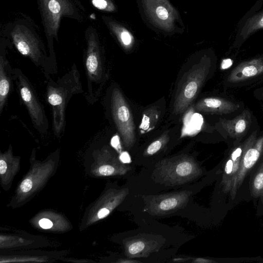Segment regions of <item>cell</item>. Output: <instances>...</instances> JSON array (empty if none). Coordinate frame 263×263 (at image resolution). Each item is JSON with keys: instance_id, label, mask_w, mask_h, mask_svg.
I'll return each mask as SVG.
<instances>
[{"instance_id": "obj_1", "label": "cell", "mask_w": 263, "mask_h": 263, "mask_svg": "<svg viewBox=\"0 0 263 263\" xmlns=\"http://www.w3.org/2000/svg\"><path fill=\"white\" fill-rule=\"evenodd\" d=\"M190 144L155 164L141 167L127 179L131 195H152L176 190L196 182L204 174Z\"/></svg>"}, {"instance_id": "obj_2", "label": "cell", "mask_w": 263, "mask_h": 263, "mask_svg": "<svg viewBox=\"0 0 263 263\" xmlns=\"http://www.w3.org/2000/svg\"><path fill=\"white\" fill-rule=\"evenodd\" d=\"M216 66V60L206 56L182 66L169 105L168 117L173 123H179L206 82L213 76Z\"/></svg>"}, {"instance_id": "obj_3", "label": "cell", "mask_w": 263, "mask_h": 263, "mask_svg": "<svg viewBox=\"0 0 263 263\" xmlns=\"http://www.w3.org/2000/svg\"><path fill=\"white\" fill-rule=\"evenodd\" d=\"M201 185L202 181H198L176 190L152 195H129L127 201H132L130 205L136 206L135 210L138 213L146 214L147 218L171 216L191 205Z\"/></svg>"}, {"instance_id": "obj_4", "label": "cell", "mask_w": 263, "mask_h": 263, "mask_svg": "<svg viewBox=\"0 0 263 263\" xmlns=\"http://www.w3.org/2000/svg\"><path fill=\"white\" fill-rule=\"evenodd\" d=\"M104 106L107 117L117 130L124 149L134 155L139 146V136L132 108L116 83L108 88Z\"/></svg>"}, {"instance_id": "obj_5", "label": "cell", "mask_w": 263, "mask_h": 263, "mask_svg": "<svg viewBox=\"0 0 263 263\" xmlns=\"http://www.w3.org/2000/svg\"><path fill=\"white\" fill-rule=\"evenodd\" d=\"M47 80L46 99L52 112V130L58 138L62 136L66 125V109L72 97L84 92L80 74L75 64L70 69L57 80Z\"/></svg>"}, {"instance_id": "obj_6", "label": "cell", "mask_w": 263, "mask_h": 263, "mask_svg": "<svg viewBox=\"0 0 263 263\" xmlns=\"http://www.w3.org/2000/svg\"><path fill=\"white\" fill-rule=\"evenodd\" d=\"M181 138L179 123L153 134L139 145L132 155V163L141 167L151 166L170 155Z\"/></svg>"}, {"instance_id": "obj_7", "label": "cell", "mask_w": 263, "mask_h": 263, "mask_svg": "<svg viewBox=\"0 0 263 263\" xmlns=\"http://www.w3.org/2000/svg\"><path fill=\"white\" fill-rule=\"evenodd\" d=\"M84 65L87 79L86 99L92 104L99 98L108 79L106 67L93 34L88 39Z\"/></svg>"}, {"instance_id": "obj_8", "label": "cell", "mask_w": 263, "mask_h": 263, "mask_svg": "<svg viewBox=\"0 0 263 263\" xmlns=\"http://www.w3.org/2000/svg\"><path fill=\"white\" fill-rule=\"evenodd\" d=\"M13 43L22 55L29 58L37 67L41 68L47 79L57 71L37 39L27 28L16 26L11 32Z\"/></svg>"}, {"instance_id": "obj_9", "label": "cell", "mask_w": 263, "mask_h": 263, "mask_svg": "<svg viewBox=\"0 0 263 263\" xmlns=\"http://www.w3.org/2000/svg\"><path fill=\"white\" fill-rule=\"evenodd\" d=\"M13 78L34 127L40 134H45L49 128L48 119L33 85L18 68L13 69Z\"/></svg>"}, {"instance_id": "obj_10", "label": "cell", "mask_w": 263, "mask_h": 263, "mask_svg": "<svg viewBox=\"0 0 263 263\" xmlns=\"http://www.w3.org/2000/svg\"><path fill=\"white\" fill-rule=\"evenodd\" d=\"M166 236L156 232L131 235L126 242V255L128 258H147L154 253L157 255L159 251H166L164 248L175 247V242H168Z\"/></svg>"}, {"instance_id": "obj_11", "label": "cell", "mask_w": 263, "mask_h": 263, "mask_svg": "<svg viewBox=\"0 0 263 263\" xmlns=\"http://www.w3.org/2000/svg\"><path fill=\"white\" fill-rule=\"evenodd\" d=\"M254 123L255 117L252 111L244 108L233 118H219L214 127L223 138H229L238 143L252 130L251 128Z\"/></svg>"}, {"instance_id": "obj_12", "label": "cell", "mask_w": 263, "mask_h": 263, "mask_svg": "<svg viewBox=\"0 0 263 263\" xmlns=\"http://www.w3.org/2000/svg\"><path fill=\"white\" fill-rule=\"evenodd\" d=\"M263 76V57L245 61L235 66L224 80L226 87H237Z\"/></svg>"}, {"instance_id": "obj_13", "label": "cell", "mask_w": 263, "mask_h": 263, "mask_svg": "<svg viewBox=\"0 0 263 263\" xmlns=\"http://www.w3.org/2000/svg\"><path fill=\"white\" fill-rule=\"evenodd\" d=\"M193 107L198 112L222 116L237 114L244 109V105L229 97L209 96L199 99Z\"/></svg>"}, {"instance_id": "obj_14", "label": "cell", "mask_w": 263, "mask_h": 263, "mask_svg": "<svg viewBox=\"0 0 263 263\" xmlns=\"http://www.w3.org/2000/svg\"><path fill=\"white\" fill-rule=\"evenodd\" d=\"M42 14L47 32L57 36L61 18L71 12V6L67 0H40Z\"/></svg>"}, {"instance_id": "obj_15", "label": "cell", "mask_w": 263, "mask_h": 263, "mask_svg": "<svg viewBox=\"0 0 263 263\" xmlns=\"http://www.w3.org/2000/svg\"><path fill=\"white\" fill-rule=\"evenodd\" d=\"M166 106V101L162 98L143 110L138 127L139 136L152 133L156 129L164 116Z\"/></svg>"}, {"instance_id": "obj_16", "label": "cell", "mask_w": 263, "mask_h": 263, "mask_svg": "<svg viewBox=\"0 0 263 263\" xmlns=\"http://www.w3.org/2000/svg\"><path fill=\"white\" fill-rule=\"evenodd\" d=\"M4 50L0 55V114L3 111L13 84V69Z\"/></svg>"}, {"instance_id": "obj_17", "label": "cell", "mask_w": 263, "mask_h": 263, "mask_svg": "<svg viewBox=\"0 0 263 263\" xmlns=\"http://www.w3.org/2000/svg\"><path fill=\"white\" fill-rule=\"evenodd\" d=\"M33 183L32 181L28 178L24 180L20 185L21 191L23 193L29 192L32 187Z\"/></svg>"}, {"instance_id": "obj_18", "label": "cell", "mask_w": 263, "mask_h": 263, "mask_svg": "<svg viewBox=\"0 0 263 263\" xmlns=\"http://www.w3.org/2000/svg\"><path fill=\"white\" fill-rule=\"evenodd\" d=\"M253 96L260 102L263 112V86L255 89L253 91Z\"/></svg>"}, {"instance_id": "obj_19", "label": "cell", "mask_w": 263, "mask_h": 263, "mask_svg": "<svg viewBox=\"0 0 263 263\" xmlns=\"http://www.w3.org/2000/svg\"><path fill=\"white\" fill-rule=\"evenodd\" d=\"M254 186L257 190L263 188V173H260L256 176L254 181Z\"/></svg>"}, {"instance_id": "obj_20", "label": "cell", "mask_w": 263, "mask_h": 263, "mask_svg": "<svg viewBox=\"0 0 263 263\" xmlns=\"http://www.w3.org/2000/svg\"><path fill=\"white\" fill-rule=\"evenodd\" d=\"M158 17L163 20H166L168 16V13L167 10L162 6L158 7L156 10Z\"/></svg>"}, {"instance_id": "obj_21", "label": "cell", "mask_w": 263, "mask_h": 263, "mask_svg": "<svg viewBox=\"0 0 263 263\" xmlns=\"http://www.w3.org/2000/svg\"><path fill=\"white\" fill-rule=\"evenodd\" d=\"M93 5L99 9H105L107 7L106 0H92Z\"/></svg>"}, {"instance_id": "obj_22", "label": "cell", "mask_w": 263, "mask_h": 263, "mask_svg": "<svg viewBox=\"0 0 263 263\" xmlns=\"http://www.w3.org/2000/svg\"><path fill=\"white\" fill-rule=\"evenodd\" d=\"M121 39L125 45H128L130 44L132 39L130 34L127 31H123L120 35Z\"/></svg>"}, {"instance_id": "obj_23", "label": "cell", "mask_w": 263, "mask_h": 263, "mask_svg": "<svg viewBox=\"0 0 263 263\" xmlns=\"http://www.w3.org/2000/svg\"><path fill=\"white\" fill-rule=\"evenodd\" d=\"M40 226L45 229H48L51 228L52 226V222L48 219L43 218L39 221Z\"/></svg>"}, {"instance_id": "obj_24", "label": "cell", "mask_w": 263, "mask_h": 263, "mask_svg": "<svg viewBox=\"0 0 263 263\" xmlns=\"http://www.w3.org/2000/svg\"><path fill=\"white\" fill-rule=\"evenodd\" d=\"M110 212V209H108L107 208L101 209L98 212V217L99 219L103 218L108 215Z\"/></svg>"}, {"instance_id": "obj_25", "label": "cell", "mask_w": 263, "mask_h": 263, "mask_svg": "<svg viewBox=\"0 0 263 263\" xmlns=\"http://www.w3.org/2000/svg\"><path fill=\"white\" fill-rule=\"evenodd\" d=\"M7 168V164L5 159L2 157L0 160V173L1 174H4Z\"/></svg>"}, {"instance_id": "obj_26", "label": "cell", "mask_w": 263, "mask_h": 263, "mask_svg": "<svg viewBox=\"0 0 263 263\" xmlns=\"http://www.w3.org/2000/svg\"><path fill=\"white\" fill-rule=\"evenodd\" d=\"M233 162L232 159H229L226 163L225 172L227 174H230L232 171Z\"/></svg>"}, {"instance_id": "obj_27", "label": "cell", "mask_w": 263, "mask_h": 263, "mask_svg": "<svg viewBox=\"0 0 263 263\" xmlns=\"http://www.w3.org/2000/svg\"><path fill=\"white\" fill-rule=\"evenodd\" d=\"M259 26L260 27H263V17L261 18V19L260 20L259 22Z\"/></svg>"}]
</instances>
